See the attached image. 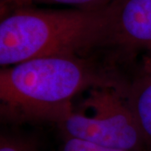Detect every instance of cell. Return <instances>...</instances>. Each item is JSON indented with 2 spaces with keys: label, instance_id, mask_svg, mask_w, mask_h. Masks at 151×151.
Wrapping results in <instances>:
<instances>
[{
  "label": "cell",
  "instance_id": "9",
  "mask_svg": "<svg viewBox=\"0 0 151 151\" xmlns=\"http://www.w3.org/2000/svg\"><path fill=\"white\" fill-rule=\"evenodd\" d=\"M139 71L151 72V50L143 53Z\"/></svg>",
  "mask_w": 151,
  "mask_h": 151
},
{
  "label": "cell",
  "instance_id": "6",
  "mask_svg": "<svg viewBox=\"0 0 151 151\" xmlns=\"http://www.w3.org/2000/svg\"><path fill=\"white\" fill-rule=\"evenodd\" d=\"M113 0H5L4 4L13 7V9L30 6L33 4H64L81 9H98L108 6Z\"/></svg>",
  "mask_w": 151,
  "mask_h": 151
},
{
  "label": "cell",
  "instance_id": "7",
  "mask_svg": "<svg viewBox=\"0 0 151 151\" xmlns=\"http://www.w3.org/2000/svg\"><path fill=\"white\" fill-rule=\"evenodd\" d=\"M0 151H40L37 140L29 135L19 133L2 132Z\"/></svg>",
  "mask_w": 151,
  "mask_h": 151
},
{
  "label": "cell",
  "instance_id": "1",
  "mask_svg": "<svg viewBox=\"0 0 151 151\" xmlns=\"http://www.w3.org/2000/svg\"><path fill=\"white\" fill-rule=\"evenodd\" d=\"M86 55L40 57L0 70V113L9 123L58 124L92 86L117 79Z\"/></svg>",
  "mask_w": 151,
  "mask_h": 151
},
{
  "label": "cell",
  "instance_id": "4",
  "mask_svg": "<svg viewBox=\"0 0 151 151\" xmlns=\"http://www.w3.org/2000/svg\"><path fill=\"white\" fill-rule=\"evenodd\" d=\"M107 9L103 48L122 58L151 50V0H113Z\"/></svg>",
  "mask_w": 151,
  "mask_h": 151
},
{
  "label": "cell",
  "instance_id": "5",
  "mask_svg": "<svg viewBox=\"0 0 151 151\" xmlns=\"http://www.w3.org/2000/svg\"><path fill=\"white\" fill-rule=\"evenodd\" d=\"M127 97L147 151H151V72L139 71L127 83Z\"/></svg>",
  "mask_w": 151,
  "mask_h": 151
},
{
  "label": "cell",
  "instance_id": "8",
  "mask_svg": "<svg viewBox=\"0 0 151 151\" xmlns=\"http://www.w3.org/2000/svg\"><path fill=\"white\" fill-rule=\"evenodd\" d=\"M58 151H127L108 147L95 145L87 141L77 139L65 138L62 139V143Z\"/></svg>",
  "mask_w": 151,
  "mask_h": 151
},
{
  "label": "cell",
  "instance_id": "2",
  "mask_svg": "<svg viewBox=\"0 0 151 151\" xmlns=\"http://www.w3.org/2000/svg\"><path fill=\"white\" fill-rule=\"evenodd\" d=\"M107 7L40 9L24 6L13 9L0 23V65L54 55H86L93 49L103 48Z\"/></svg>",
  "mask_w": 151,
  "mask_h": 151
},
{
  "label": "cell",
  "instance_id": "3",
  "mask_svg": "<svg viewBox=\"0 0 151 151\" xmlns=\"http://www.w3.org/2000/svg\"><path fill=\"white\" fill-rule=\"evenodd\" d=\"M62 139L71 138L127 151H147L127 97V83L117 78L92 86L56 124Z\"/></svg>",
  "mask_w": 151,
  "mask_h": 151
}]
</instances>
